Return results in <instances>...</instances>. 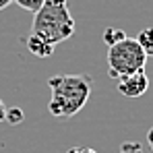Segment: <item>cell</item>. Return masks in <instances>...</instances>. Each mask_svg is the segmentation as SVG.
Instances as JSON below:
<instances>
[{"label":"cell","mask_w":153,"mask_h":153,"mask_svg":"<svg viewBox=\"0 0 153 153\" xmlns=\"http://www.w3.org/2000/svg\"><path fill=\"white\" fill-rule=\"evenodd\" d=\"M52 100L48 103L58 120L73 118L91 95V79L87 75H56L48 79Z\"/></svg>","instance_id":"cell-1"},{"label":"cell","mask_w":153,"mask_h":153,"mask_svg":"<svg viewBox=\"0 0 153 153\" xmlns=\"http://www.w3.org/2000/svg\"><path fill=\"white\" fill-rule=\"evenodd\" d=\"M31 33L39 35L52 46L68 39L75 33V19L68 10L66 0H44L37 13H33Z\"/></svg>","instance_id":"cell-2"},{"label":"cell","mask_w":153,"mask_h":153,"mask_svg":"<svg viewBox=\"0 0 153 153\" xmlns=\"http://www.w3.org/2000/svg\"><path fill=\"white\" fill-rule=\"evenodd\" d=\"M145 64H147V54L143 52L137 39L126 37L124 42H120L108 50V66H110L108 76L110 79L145 71Z\"/></svg>","instance_id":"cell-3"},{"label":"cell","mask_w":153,"mask_h":153,"mask_svg":"<svg viewBox=\"0 0 153 153\" xmlns=\"http://www.w3.org/2000/svg\"><path fill=\"white\" fill-rule=\"evenodd\" d=\"M116 87H118V91H120L124 97L137 100V97H141V95L149 89V76L145 75V71L118 76V79H116Z\"/></svg>","instance_id":"cell-4"},{"label":"cell","mask_w":153,"mask_h":153,"mask_svg":"<svg viewBox=\"0 0 153 153\" xmlns=\"http://www.w3.org/2000/svg\"><path fill=\"white\" fill-rule=\"evenodd\" d=\"M27 50L31 52L33 56H37V58H50L52 54H54V46L48 44V42H44L39 35H35V33H29V37H27Z\"/></svg>","instance_id":"cell-5"},{"label":"cell","mask_w":153,"mask_h":153,"mask_svg":"<svg viewBox=\"0 0 153 153\" xmlns=\"http://www.w3.org/2000/svg\"><path fill=\"white\" fill-rule=\"evenodd\" d=\"M128 35L124 29H120V27H108L105 31H103V44L108 46V48H112V46H116V44H120V42H124Z\"/></svg>","instance_id":"cell-6"},{"label":"cell","mask_w":153,"mask_h":153,"mask_svg":"<svg viewBox=\"0 0 153 153\" xmlns=\"http://www.w3.org/2000/svg\"><path fill=\"white\" fill-rule=\"evenodd\" d=\"M137 42H139V46L143 48V52L147 54V58L153 56V27H145L143 31H139Z\"/></svg>","instance_id":"cell-7"},{"label":"cell","mask_w":153,"mask_h":153,"mask_svg":"<svg viewBox=\"0 0 153 153\" xmlns=\"http://www.w3.org/2000/svg\"><path fill=\"white\" fill-rule=\"evenodd\" d=\"M4 120L8 122V124H21L23 120H25V114H23V110L21 108H8L6 110V114H4Z\"/></svg>","instance_id":"cell-8"},{"label":"cell","mask_w":153,"mask_h":153,"mask_svg":"<svg viewBox=\"0 0 153 153\" xmlns=\"http://www.w3.org/2000/svg\"><path fill=\"white\" fill-rule=\"evenodd\" d=\"M13 2H17L21 8H25V10H29V13H37L39 6L44 4V0H13Z\"/></svg>","instance_id":"cell-9"},{"label":"cell","mask_w":153,"mask_h":153,"mask_svg":"<svg viewBox=\"0 0 153 153\" xmlns=\"http://www.w3.org/2000/svg\"><path fill=\"white\" fill-rule=\"evenodd\" d=\"M120 153H143V145L137 141H126V143H122Z\"/></svg>","instance_id":"cell-10"},{"label":"cell","mask_w":153,"mask_h":153,"mask_svg":"<svg viewBox=\"0 0 153 153\" xmlns=\"http://www.w3.org/2000/svg\"><path fill=\"white\" fill-rule=\"evenodd\" d=\"M147 143H149V147L153 149V126L149 128V132H147Z\"/></svg>","instance_id":"cell-11"},{"label":"cell","mask_w":153,"mask_h":153,"mask_svg":"<svg viewBox=\"0 0 153 153\" xmlns=\"http://www.w3.org/2000/svg\"><path fill=\"white\" fill-rule=\"evenodd\" d=\"M4 114H6V108H4V103H2V100H0V122L4 120Z\"/></svg>","instance_id":"cell-12"},{"label":"cell","mask_w":153,"mask_h":153,"mask_svg":"<svg viewBox=\"0 0 153 153\" xmlns=\"http://www.w3.org/2000/svg\"><path fill=\"white\" fill-rule=\"evenodd\" d=\"M10 2H13V0H0V10H2V8H6Z\"/></svg>","instance_id":"cell-13"},{"label":"cell","mask_w":153,"mask_h":153,"mask_svg":"<svg viewBox=\"0 0 153 153\" xmlns=\"http://www.w3.org/2000/svg\"><path fill=\"white\" fill-rule=\"evenodd\" d=\"M66 153H81V147H73V149H68Z\"/></svg>","instance_id":"cell-14"}]
</instances>
